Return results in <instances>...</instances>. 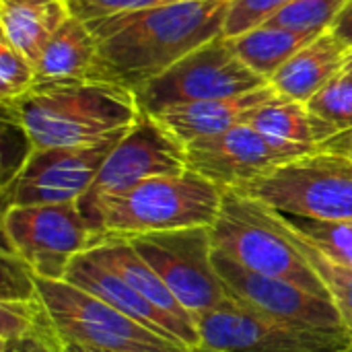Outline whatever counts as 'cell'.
<instances>
[{"mask_svg": "<svg viewBox=\"0 0 352 352\" xmlns=\"http://www.w3.org/2000/svg\"><path fill=\"white\" fill-rule=\"evenodd\" d=\"M231 0H179L87 23L97 41L93 80L132 93L223 35Z\"/></svg>", "mask_w": 352, "mask_h": 352, "instance_id": "obj_1", "label": "cell"}, {"mask_svg": "<svg viewBox=\"0 0 352 352\" xmlns=\"http://www.w3.org/2000/svg\"><path fill=\"white\" fill-rule=\"evenodd\" d=\"M33 148L93 146L124 136L142 116L130 89L103 80L35 82L12 103H2Z\"/></svg>", "mask_w": 352, "mask_h": 352, "instance_id": "obj_2", "label": "cell"}, {"mask_svg": "<svg viewBox=\"0 0 352 352\" xmlns=\"http://www.w3.org/2000/svg\"><path fill=\"white\" fill-rule=\"evenodd\" d=\"M223 196V188L188 169L179 175L151 177L80 210L103 241L109 237L132 239L148 233L212 227Z\"/></svg>", "mask_w": 352, "mask_h": 352, "instance_id": "obj_3", "label": "cell"}, {"mask_svg": "<svg viewBox=\"0 0 352 352\" xmlns=\"http://www.w3.org/2000/svg\"><path fill=\"white\" fill-rule=\"evenodd\" d=\"M210 237L214 252L227 256L241 268L291 280L330 299L301 252L266 217L260 200L237 190H225L221 212L210 227Z\"/></svg>", "mask_w": 352, "mask_h": 352, "instance_id": "obj_4", "label": "cell"}, {"mask_svg": "<svg viewBox=\"0 0 352 352\" xmlns=\"http://www.w3.org/2000/svg\"><path fill=\"white\" fill-rule=\"evenodd\" d=\"M303 221L352 223V157L318 148L237 190Z\"/></svg>", "mask_w": 352, "mask_h": 352, "instance_id": "obj_5", "label": "cell"}, {"mask_svg": "<svg viewBox=\"0 0 352 352\" xmlns=\"http://www.w3.org/2000/svg\"><path fill=\"white\" fill-rule=\"evenodd\" d=\"M35 285L64 342L103 352H192L66 280L35 276Z\"/></svg>", "mask_w": 352, "mask_h": 352, "instance_id": "obj_6", "label": "cell"}, {"mask_svg": "<svg viewBox=\"0 0 352 352\" xmlns=\"http://www.w3.org/2000/svg\"><path fill=\"white\" fill-rule=\"evenodd\" d=\"M2 235L4 248L47 280H64L70 262L103 241L78 202L6 208Z\"/></svg>", "mask_w": 352, "mask_h": 352, "instance_id": "obj_7", "label": "cell"}, {"mask_svg": "<svg viewBox=\"0 0 352 352\" xmlns=\"http://www.w3.org/2000/svg\"><path fill=\"white\" fill-rule=\"evenodd\" d=\"M266 85L262 76L241 62L229 39L221 35L138 87L134 97L142 113L155 116L175 105L237 97Z\"/></svg>", "mask_w": 352, "mask_h": 352, "instance_id": "obj_8", "label": "cell"}, {"mask_svg": "<svg viewBox=\"0 0 352 352\" xmlns=\"http://www.w3.org/2000/svg\"><path fill=\"white\" fill-rule=\"evenodd\" d=\"M128 241L155 268L194 322L231 301L214 266L210 227L148 233Z\"/></svg>", "mask_w": 352, "mask_h": 352, "instance_id": "obj_9", "label": "cell"}, {"mask_svg": "<svg viewBox=\"0 0 352 352\" xmlns=\"http://www.w3.org/2000/svg\"><path fill=\"white\" fill-rule=\"evenodd\" d=\"M200 346L214 352H349L351 334L299 328L233 299L196 320Z\"/></svg>", "mask_w": 352, "mask_h": 352, "instance_id": "obj_10", "label": "cell"}, {"mask_svg": "<svg viewBox=\"0 0 352 352\" xmlns=\"http://www.w3.org/2000/svg\"><path fill=\"white\" fill-rule=\"evenodd\" d=\"M120 138L76 148H33L19 171L2 184L4 210L78 202L95 184L101 165Z\"/></svg>", "mask_w": 352, "mask_h": 352, "instance_id": "obj_11", "label": "cell"}, {"mask_svg": "<svg viewBox=\"0 0 352 352\" xmlns=\"http://www.w3.org/2000/svg\"><path fill=\"white\" fill-rule=\"evenodd\" d=\"M214 266L235 303L299 328L351 334L330 299L291 280L256 274L219 252H214Z\"/></svg>", "mask_w": 352, "mask_h": 352, "instance_id": "obj_12", "label": "cell"}, {"mask_svg": "<svg viewBox=\"0 0 352 352\" xmlns=\"http://www.w3.org/2000/svg\"><path fill=\"white\" fill-rule=\"evenodd\" d=\"M184 171H188L186 146L153 116L142 113L111 148L95 184L78 200V206L87 208L101 198L128 192L151 177L179 175Z\"/></svg>", "mask_w": 352, "mask_h": 352, "instance_id": "obj_13", "label": "cell"}, {"mask_svg": "<svg viewBox=\"0 0 352 352\" xmlns=\"http://www.w3.org/2000/svg\"><path fill=\"white\" fill-rule=\"evenodd\" d=\"M301 155L274 144L250 124L186 146L188 169L223 190H241Z\"/></svg>", "mask_w": 352, "mask_h": 352, "instance_id": "obj_14", "label": "cell"}, {"mask_svg": "<svg viewBox=\"0 0 352 352\" xmlns=\"http://www.w3.org/2000/svg\"><path fill=\"white\" fill-rule=\"evenodd\" d=\"M66 283L91 293L93 297L105 301L126 318L142 324L144 328L177 342L188 349H198L194 338L169 316H165L159 307H155L148 299H144L138 291H134L126 280L107 270L105 266L91 260L87 254L74 258L64 276Z\"/></svg>", "mask_w": 352, "mask_h": 352, "instance_id": "obj_15", "label": "cell"}, {"mask_svg": "<svg viewBox=\"0 0 352 352\" xmlns=\"http://www.w3.org/2000/svg\"><path fill=\"white\" fill-rule=\"evenodd\" d=\"M274 95L276 91L266 85L262 89L237 97L175 105L155 113L153 118L184 146H188L200 138L219 136L239 124H245L250 113Z\"/></svg>", "mask_w": 352, "mask_h": 352, "instance_id": "obj_16", "label": "cell"}, {"mask_svg": "<svg viewBox=\"0 0 352 352\" xmlns=\"http://www.w3.org/2000/svg\"><path fill=\"white\" fill-rule=\"evenodd\" d=\"M91 260L105 266L113 274H118L122 280H126L134 291H138L144 299H148L155 307H159L165 316H169L173 322H177L200 346L198 326L194 318L177 303V299L171 295L163 278L155 272V268L130 245L128 239L109 237L87 252Z\"/></svg>", "mask_w": 352, "mask_h": 352, "instance_id": "obj_17", "label": "cell"}, {"mask_svg": "<svg viewBox=\"0 0 352 352\" xmlns=\"http://www.w3.org/2000/svg\"><path fill=\"white\" fill-rule=\"evenodd\" d=\"M349 52L351 50L342 45L328 29L301 47L287 64H283L268 85L280 97L307 105L311 97H316L344 70Z\"/></svg>", "mask_w": 352, "mask_h": 352, "instance_id": "obj_18", "label": "cell"}, {"mask_svg": "<svg viewBox=\"0 0 352 352\" xmlns=\"http://www.w3.org/2000/svg\"><path fill=\"white\" fill-rule=\"evenodd\" d=\"M245 124L297 155L314 153L332 138L330 130L311 116L305 103L280 97L278 93L258 105Z\"/></svg>", "mask_w": 352, "mask_h": 352, "instance_id": "obj_19", "label": "cell"}, {"mask_svg": "<svg viewBox=\"0 0 352 352\" xmlns=\"http://www.w3.org/2000/svg\"><path fill=\"white\" fill-rule=\"evenodd\" d=\"M97 68V41L89 25L68 16L47 41L35 64L37 82L93 80Z\"/></svg>", "mask_w": 352, "mask_h": 352, "instance_id": "obj_20", "label": "cell"}, {"mask_svg": "<svg viewBox=\"0 0 352 352\" xmlns=\"http://www.w3.org/2000/svg\"><path fill=\"white\" fill-rule=\"evenodd\" d=\"M68 16L70 10L66 0H54L45 4L0 2L2 39L37 64L47 41Z\"/></svg>", "mask_w": 352, "mask_h": 352, "instance_id": "obj_21", "label": "cell"}, {"mask_svg": "<svg viewBox=\"0 0 352 352\" xmlns=\"http://www.w3.org/2000/svg\"><path fill=\"white\" fill-rule=\"evenodd\" d=\"M318 35L320 33L293 31L264 23L248 33L231 37L229 43L233 52L241 58V62L268 82L280 70L283 64H287L301 47L314 41Z\"/></svg>", "mask_w": 352, "mask_h": 352, "instance_id": "obj_22", "label": "cell"}, {"mask_svg": "<svg viewBox=\"0 0 352 352\" xmlns=\"http://www.w3.org/2000/svg\"><path fill=\"white\" fill-rule=\"evenodd\" d=\"M264 204V202H262ZM266 208V217L272 221V225L301 252V256L307 260V264L311 266V270L316 272V276L320 278V283L324 285L328 297L332 299V303L338 307V311L344 318V324L349 328L352 336V268L342 266L330 258H326L318 248H314L307 237L299 231L297 223L291 221L287 214L270 208L268 204H264Z\"/></svg>", "mask_w": 352, "mask_h": 352, "instance_id": "obj_23", "label": "cell"}, {"mask_svg": "<svg viewBox=\"0 0 352 352\" xmlns=\"http://www.w3.org/2000/svg\"><path fill=\"white\" fill-rule=\"evenodd\" d=\"M16 340H41L62 346V338L39 295L25 301H0V342Z\"/></svg>", "mask_w": 352, "mask_h": 352, "instance_id": "obj_24", "label": "cell"}, {"mask_svg": "<svg viewBox=\"0 0 352 352\" xmlns=\"http://www.w3.org/2000/svg\"><path fill=\"white\" fill-rule=\"evenodd\" d=\"M307 109L311 116L322 122L332 138L352 130V76L349 72H340L332 78L316 97L309 99ZM330 138V140H332Z\"/></svg>", "mask_w": 352, "mask_h": 352, "instance_id": "obj_25", "label": "cell"}, {"mask_svg": "<svg viewBox=\"0 0 352 352\" xmlns=\"http://www.w3.org/2000/svg\"><path fill=\"white\" fill-rule=\"evenodd\" d=\"M349 2L351 0H295L266 23L293 31L324 33L332 27Z\"/></svg>", "mask_w": 352, "mask_h": 352, "instance_id": "obj_26", "label": "cell"}, {"mask_svg": "<svg viewBox=\"0 0 352 352\" xmlns=\"http://www.w3.org/2000/svg\"><path fill=\"white\" fill-rule=\"evenodd\" d=\"M297 227L307 237V241L326 258L352 268V223L301 221L297 223Z\"/></svg>", "mask_w": 352, "mask_h": 352, "instance_id": "obj_27", "label": "cell"}, {"mask_svg": "<svg viewBox=\"0 0 352 352\" xmlns=\"http://www.w3.org/2000/svg\"><path fill=\"white\" fill-rule=\"evenodd\" d=\"M37 82L35 64L14 50L8 41H0V101L12 103L27 95Z\"/></svg>", "mask_w": 352, "mask_h": 352, "instance_id": "obj_28", "label": "cell"}, {"mask_svg": "<svg viewBox=\"0 0 352 352\" xmlns=\"http://www.w3.org/2000/svg\"><path fill=\"white\" fill-rule=\"evenodd\" d=\"M293 2L295 0H231L223 27V37L231 39L241 33H248L270 21L274 14H278Z\"/></svg>", "mask_w": 352, "mask_h": 352, "instance_id": "obj_29", "label": "cell"}, {"mask_svg": "<svg viewBox=\"0 0 352 352\" xmlns=\"http://www.w3.org/2000/svg\"><path fill=\"white\" fill-rule=\"evenodd\" d=\"M2 280H0V301H25L35 299L37 285L33 270L10 250L2 248Z\"/></svg>", "mask_w": 352, "mask_h": 352, "instance_id": "obj_30", "label": "cell"}, {"mask_svg": "<svg viewBox=\"0 0 352 352\" xmlns=\"http://www.w3.org/2000/svg\"><path fill=\"white\" fill-rule=\"evenodd\" d=\"M171 2H179V0H66L70 14L85 23L116 16V14H126V12H140Z\"/></svg>", "mask_w": 352, "mask_h": 352, "instance_id": "obj_31", "label": "cell"}, {"mask_svg": "<svg viewBox=\"0 0 352 352\" xmlns=\"http://www.w3.org/2000/svg\"><path fill=\"white\" fill-rule=\"evenodd\" d=\"M330 31L334 33V37L352 50V0L344 6V10L336 16V21L332 23Z\"/></svg>", "mask_w": 352, "mask_h": 352, "instance_id": "obj_32", "label": "cell"}, {"mask_svg": "<svg viewBox=\"0 0 352 352\" xmlns=\"http://www.w3.org/2000/svg\"><path fill=\"white\" fill-rule=\"evenodd\" d=\"M2 352H62V346H54L41 340H16L2 344Z\"/></svg>", "mask_w": 352, "mask_h": 352, "instance_id": "obj_33", "label": "cell"}, {"mask_svg": "<svg viewBox=\"0 0 352 352\" xmlns=\"http://www.w3.org/2000/svg\"><path fill=\"white\" fill-rule=\"evenodd\" d=\"M320 148H326V151H334V153H340V155H346L352 157V130L349 132H342L338 136H334L332 140H328L324 146Z\"/></svg>", "mask_w": 352, "mask_h": 352, "instance_id": "obj_34", "label": "cell"}, {"mask_svg": "<svg viewBox=\"0 0 352 352\" xmlns=\"http://www.w3.org/2000/svg\"><path fill=\"white\" fill-rule=\"evenodd\" d=\"M62 352H103V351H93V349L82 346V344H74V342H64V340H62Z\"/></svg>", "mask_w": 352, "mask_h": 352, "instance_id": "obj_35", "label": "cell"}, {"mask_svg": "<svg viewBox=\"0 0 352 352\" xmlns=\"http://www.w3.org/2000/svg\"><path fill=\"white\" fill-rule=\"evenodd\" d=\"M0 2H8V4H45V2H54V0H0Z\"/></svg>", "mask_w": 352, "mask_h": 352, "instance_id": "obj_36", "label": "cell"}, {"mask_svg": "<svg viewBox=\"0 0 352 352\" xmlns=\"http://www.w3.org/2000/svg\"><path fill=\"white\" fill-rule=\"evenodd\" d=\"M344 72H349L352 76V50L349 52V58H346V64H344Z\"/></svg>", "mask_w": 352, "mask_h": 352, "instance_id": "obj_37", "label": "cell"}, {"mask_svg": "<svg viewBox=\"0 0 352 352\" xmlns=\"http://www.w3.org/2000/svg\"><path fill=\"white\" fill-rule=\"evenodd\" d=\"M192 352H214V351H208V349H202V346H198V349H192Z\"/></svg>", "mask_w": 352, "mask_h": 352, "instance_id": "obj_38", "label": "cell"}, {"mask_svg": "<svg viewBox=\"0 0 352 352\" xmlns=\"http://www.w3.org/2000/svg\"><path fill=\"white\" fill-rule=\"evenodd\" d=\"M349 352H352V342H351V349H349Z\"/></svg>", "mask_w": 352, "mask_h": 352, "instance_id": "obj_39", "label": "cell"}]
</instances>
